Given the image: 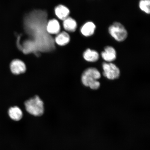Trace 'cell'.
I'll return each instance as SVG.
<instances>
[{"label": "cell", "mask_w": 150, "mask_h": 150, "mask_svg": "<svg viewBox=\"0 0 150 150\" xmlns=\"http://www.w3.org/2000/svg\"><path fill=\"white\" fill-rule=\"evenodd\" d=\"M100 76V73L97 69L90 67L86 69L82 74V83L84 86L89 87L91 89H98L100 87V83L97 80Z\"/></svg>", "instance_id": "6da1fadb"}, {"label": "cell", "mask_w": 150, "mask_h": 150, "mask_svg": "<svg viewBox=\"0 0 150 150\" xmlns=\"http://www.w3.org/2000/svg\"><path fill=\"white\" fill-rule=\"evenodd\" d=\"M25 105L27 111L31 115L40 116L44 113V103L37 96L26 101Z\"/></svg>", "instance_id": "7a4b0ae2"}, {"label": "cell", "mask_w": 150, "mask_h": 150, "mask_svg": "<svg viewBox=\"0 0 150 150\" xmlns=\"http://www.w3.org/2000/svg\"><path fill=\"white\" fill-rule=\"evenodd\" d=\"M108 31L110 36L119 42L124 41L128 35L127 30L120 22H114L109 27Z\"/></svg>", "instance_id": "3957f363"}, {"label": "cell", "mask_w": 150, "mask_h": 150, "mask_svg": "<svg viewBox=\"0 0 150 150\" xmlns=\"http://www.w3.org/2000/svg\"><path fill=\"white\" fill-rule=\"evenodd\" d=\"M103 74L105 77L110 80H114L119 78L120 71L117 66L112 63H104L103 64Z\"/></svg>", "instance_id": "277c9868"}, {"label": "cell", "mask_w": 150, "mask_h": 150, "mask_svg": "<svg viewBox=\"0 0 150 150\" xmlns=\"http://www.w3.org/2000/svg\"><path fill=\"white\" fill-rule=\"evenodd\" d=\"M10 67L11 71L15 74H23L26 70L25 63L20 59H16L13 60L11 62Z\"/></svg>", "instance_id": "5b68a950"}, {"label": "cell", "mask_w": 150, "mask_h": 150, "mask_svg": "<svg viewBox=\"0 0 150 150\" xmlns=\"http://www.w3.org/2000/svg\"><path fill=\"white\" fill-rule=\"evenodd\" d=\"M117 52L113 47L107 46L105 48L104 51L101 53L103 59L108 62L114 61L117 58Z\"/></svg>", "instance_id": "8992f818"}, {"label": "cell", "mask_w": 150, "mask_h": 150, "mask_svg": "<svg viewBox=\"0 0 150 150\" xmlns=\"http://www.w3.org/2000/svg\"><path fill=\"white\" fill-rule=\"evenodd\" d=\"M96 28V26L93 22L88 21L84 24L81 28V33L84 37H91L94 34Z\"/></svg>", "instance_id": "52a82bcc"}, {"label": "cell", "mask_w": 150, "mask_h": 150, "mask_svg": "<svg viewBox=\"0 0 150 150\" xmlns=\"http://www.w3.org/2000/svg\"><path fill=\"white\" fill-rule=\"evenodd\" d=\"M46 29L49 33L51 34H57L59 33L60 30V26L57 20L52 19L48 22Z\"/></svg>", "instance_id": "ba28073f"}, {"label": "cell", "mask_w": 150, "mask_h": 150, "mask_svg": "<svg viewBox=\"0 0 150 150\" xmlns=\"http://www.w3.org/2000/svg\"><path fill=\"white\" fill-rule=\"evenodd\" d=\"M99 57L98 52L94 50L88 48L84 52L83 57L86 61L91 62L98 61Z\"/></svg>", "instance_id": "9c48e42d"}, {"label": "cell", "mask_w": 150, "mask_h": 150, "mask_svg": "<svg viewBox=\"0 0 150 150\" xmlns=\"http://www.w3.org/2000/svg\"><path fill=\"white\" fill-rule=\"evenodd\" d=\"M55 14L59 19L64 20L68 18L70 11L67 7L63 5L58 6L55 9Z\"/></svg>", "instance_id": "30bf717a"}, {"label": "cell", "mask_w": 150, "mask_h": 150, "mask_svg": "<svg viewBox=\"0 0 150 150\" xmlns=\"http://www.w3.org/2000/svg\"><path fill=\"white\" fill-rule=\"evenodd\" d=\"M63 25L66 30L69 32H74L77 28V23L76 21L69 17L64 20Z\"/></svg>", "instance_id": "8fae6325"}, {"label": "cell", "mask_w": 150, "mask_h": 150, "mask_svg": "<svg viewBox=\"0 0 150 150\" xmlns=\"http://www.w3.org/2000/svg\"><path fill=\"white\" fill-rule=\"evenodd\" d=\"M8 114L11 119L16 121L20 120L23 116L22 110L17 106L9 108Z\"/></svg>", "instance_id": "7c38bea8"}, {"label": "cell", "mask_w": 150, "mask_h": 150, "mask_svg": "<svg viewBox=\"0 0 150 150\" xmlns=\"http://www.w3.org/2000/svg\"><path fill=\"white\" fill-rule=\"evenodd\" d=\"M70 40V35L65 32H62L58 34L55 39L56 42L58 45L62 46L68 44Z\"/></svg>", "instance_id": "4fadbf2b"}, {"label": "cell", "mask_w": 150, "mask_h": 150, "mask_svg": "<svg viewBox=\"0 0 150 150\" xmlns=\"http://www.w3.org/2000/svg\"><path fill=\"white\" fill-rule=\"evenodd\" d=\"M139 7L141 10L145 13L149 14L150 13V0H140L139 1Z\"/></svg>", "instance_id": "5bb4252c"}]
</instances>
